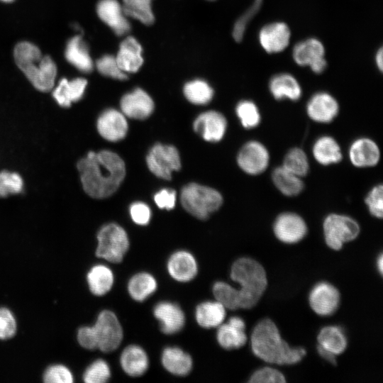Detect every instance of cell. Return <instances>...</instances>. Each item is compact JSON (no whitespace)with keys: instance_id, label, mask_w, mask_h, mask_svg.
<instances>
[{"instance_id":"ac0fdd59","label":"cell","mask_w":383,"mask_h":383,"mask_svg":"<svg viewBox=\"0 0 383 383\" xmlns=\"http://www.w3.org/2000/svg\"><path fill=\"white\" fill-rule=\"evenodd\" d=\"M339 106L335 99L326 92L315 94L309 101L306 112L310 118L318 123H329L336 117Z\"/></svg>"},{"instance_id":"b9f144b4","label":"cell","mask_w":383,"mask_h":383,"mask_svg":"<svg viewBox=\"0 0 383 383\" xmlns=\"http://www.w3.org/2000/svg\"><path fill=\"white\" fill-rule=\"evenodd\" d=\"M111 376L109 365L99 359L93 362L85 370L83 378L87 383H104Z\"/></svg>"},{"instance_id":"4316f807","label":"cell","mask_w":383,"mask_h":383,"mask_svg":"<svg viewBox=\"0 0 383 383\" xmlns=\"http://www.w3.org/2000/svg\"><path fill=\"white\" fill-rule=\"evenodd\" d=\"M65 56L70 64L82 72H89L93 68L88 48L81 35H75L67 41Z\"/></svg>"},{"instance_id":"83f0119b","label":"cell","mask_w":383,"mask_h":383,"mask_svg":"<svg viewBox=\"0 0 383 383\" xmlns=\"http://www.w3.org/2000/svg\"><path fill=\"white\" fill-rule=\"evenodd\" d=\"M270 91L276 99L298 100L301 96V88L296 79L287 73L278 74L270 82Z\"/></svg>"},{"instance_id":"1f68e13d","label":"cell","mask_w":383,"mask_h":383,"mask_svg":"<svg viewBox=\"0 0 383 383\" xmlns=\"http://www.w3.org/2000/svg\"><path fill=\"white\" fill-rule=\"evenodd\" d=\"M317 339L318 345L335 355L343 353L347 347L346 336L339 326L323 327L320 331Z\"/></svg>"},{"instance_id":"d590c367","label":"cell","mask_w":383,"mask_h":383,"mask_svg":"<svg viewBox=\"0 0 383 383\" xmlns=\"http://www.w3.org/2000/svg\"><path fill=\"white\" fill-rule=\"evenodd\" d=\"M186 98L194 104H206L213 97L211 87L204 81L194 80L187 83L184 88Z\"/></svg>"},{"instance_id":"5bb4252c","label":"cell","mask_w":383,"mask_h":383,"mask_svg":"<svg viewBox=\"0 0 383 383\" xmlns=\"http://www.w3.org/2000/svg\"><path fill=\"white\" fill-rule=\"evenodd\" d=\"M96 128L103 138L116 142L126 137L128 132V123L122 112L109 109L103 111L99 116Z\"/></svg>"},{"instance_id":"6da1fadb","label":"cell","mask_w":383,"mask_h":383,"mask_svg":"<svg viewBox=\"0 0 383 383\" xmlns=\"http://www.w3.org/2000/svg\"><path fill=\"white\" fill-rule=\"evenodd\" d=\"M84 192L94 199H104L119 187L126 175L123 160L110 150L90 151L77 164Z\"/></svg>"},{"instance_id":"7c38bea8","label":"cell","mask_w":383,"mask_h":383,"mask_svg":"<svg viewBox=\"0 0 383 383\" xmlns=\"http://www.w3.org/2000/svg\"><path fill=\"white\" fill-rule=\"evenodd\" d=\"M273 231L280 241L292 244L304 238L307 232V227L300 216L286 212L277 216L273 226Z\"/></svg>"},{"instance_id":"f35d334b","label":"cell","mask_w":383,"mask_h":383,"mask_svg":"<svg viewBox=\"0 0 383 383\" xmlns=\"http://www.w3.org/2000/svg\"><path fill=\"white\" fill-rule=\"evenodd\" d=\"M236 114L242 126L245 128H252L260 122V114L256 104L249 100L240 101L236 106Z\"/></svg>"},{"instance_id":"f546056e","label":"cell","mask_w":383,"mask_h":383,"mask_svg":"<svg viewBox=\"0 0 383 383\" xmlns=\"http://www.w3.org/2000/svg\"><path fill=\"white\" fill-rule=\"evenodd\" d=\"M226 308L216 300L208 301L199 304L196 309V320L205 328L218 327L226 317Z\"/></svg>"},{"instance_id":"484cf974","label":"cell","mask_w":383,"mask_h":383,"mask_svg":"<svg viewBox=\"0 0 383 383\" xmlns=\"http://www.w3.org/2000/svg\"><path fill=\"white\" fill-rule=\"evenodd\" d=\"M120 363L123 371L132 377L143 374L149 365L146 353L135 345H128L123 350L120 357Z\"/></svg>"},{"instance_id":"60d3db41","label":"cell","mask_w":383,"mask_h":383,"mask_svg":"<svg viewBox=\"0 0 383 383\" xmlns=\"http://www.w3.org/2000/svg\"><path fill=\"white\" fill-rule=\"evenodd\" d=\"M23 187V180L17 172L2 170L0 172V197L19 194Z\"/></svg>"},{"instance_id":"681fc988","label":"cell","mask_w":383,"mask_h":383,"mask_svg":"<svg viewBox=\"0 0 383 383\" xmlns=\"http://www.w3.org/2000/svg\"><path fill=\"white\" fill-rule=\"evenodd\" d=\"M77 340L83 348L88 350L98 348L96 333L93 326H84L79 329Z\"/></svg>"},{"instance_id":"f5cc1de1","label":"cell","mask_w":383,"mask_h":383,"mask_svg":"<svg viewBox=\"0 0 383 383\" xmlns=\"http://www.w3.org/2000/svg\"><path fill=\"white\" fill-rule=\"evenodd\" d=\"M375 62L377 67L382 71L383 67V51L382 48L376 53Z\"/></svg>"},{"instance_id":"277c9868","label":"cell","mask_w":383,"mask_h":383,"mask_svg":"<svg viewBox=\"0 0 383 383\" xmlns=\"http://www.w3.org/2000/svg\"><path fill=\"white\" fill-rule=\"evenodd\" d=\"M231 278L240 287L236 289L238 309L255 306L267 285L265 269L258 262L249 257L239 258L233 264Z\"/></svg>"},{"instance_id":"e0dca14e","label":"cell","mask_w":383,"mask_h":383,"mask_svg":"<svg viewBox=\"0 0 383 383\" xmlns=\"http://www.w3.org/2000/svg\"><path fill=\"white\" fill-rule=\"evenodd\" d=\"M121 109L125 116L143 120L152 113L154 103L145 91L140 89H136L122 97Z\"/></svg>"},{"instance_id":"f6af8a7d","label":"cell","mask_w":383,"mask_h":383,"mask_svg":"<svg viewBox=\"0 0 383 383\" xmlns=\"http://www.w3.org/2000/svg\"><path fill=\"white\" fill-rule=\"evenodd\" d=\"M43 380L46 383H72L73 377L70 370L62 365H52L45 370Z\"/></svg>"},{"instance_id":"30bf717a","label":"cell","mask_w":383,"mask_h":383,"mask_svg":"<svg viewBox=\"0 0 383 383\" xmlns=\"http://www.w3.org/2000/svg\"><path fill=\"white\" fill-rule=\"evenodd\" d=\"M292 55L297 65L310 67L315 73H321L326 67L324 46L316 38L298 43L294 48Z\"/></svg>"},{"instance_id":"7402d4cb","label":"cell","mask_w":383,"mask_h":383,"mask_svg":"<svg viewBox=\"0 0 383 383\" xmlns=\"http://www.w3.org/2000/svg\"><path fill=\"white\" fill-rule=\"evenodd\" d=\"M167 270L170 276L178 282H189L197 274V263L194 256L185 250L173 253L169 258Z\"/></svg>"},{"instance_id":"ee69618b","label":"cell","mask_w":383,"mask_h":383,"mask_svg":"<svg viewBox=\"0 0 383 383\" xmlns=\"http://www.w3.org/2000/svg\"><path fill=\"white\" fill-rule=\"evenodd\" d=\"M365 204L370 213L374 217L382 218L383 216V187L379 184L374 187L368 193Z\"/></svg>"},{"instance_id":"8992f818","label":"cell","mask_w":383,"mask_h":383,"mask_svg":"<svg viewBox=\"0 0 383 383\" xmlns=\"http://www.w3.org/2000/svg\"><path fill=\"white\" fill-rule=\"evenodd\" d=\"M97 257L110 262L118 263L129 248V240L125 230L116 223L104 225L97 233Z\"/></svg>"},{"instance_id":"7a4b0ae2","label":"cell","mask_w":383,"mask_h":383,"mask_svg":"<svg viewBox=\"0 0 383 383\" xmlns=\"http://www.w3.org/2000/svg\"><path fill=\"white\" fill-rule=\"evenodd\" d=\"M252 351L263 361L277 365H294L306 355L304 348H292L284 341L275 323L269 318L260 321L250 338Z\"/></svg>"},{"instance_id":"ffe728a7","label":"cell","mask_w":383,"mask_h":383,"mask_svg":"<svg viewBox=\"0 0 383 383\" xmlns=\"http://www.w3.org/2000/svg\"><path fill=\"white\" fill-rule=\"evenodd\" d=\"M244 321L238 316L231 317L228 323L221 324L216 333L219 345L224 349H237L243 346L247 341Z\"/></svg>"},{"instance_id":"603a6c76","label":"cell","mask_w":383,"mask_h":383,"mask_svg":"<svg viewBox=\"0 0 383 383\" xmlns=\"http://www.w3.org/2000/svg\"><path fill=\"white\" fill-rule=\"evenodd\" d=\"M96 10L99 18L118 35H123L129 30V23L116 0H101Z\"/></svg>"},{"instance_id":"816d5d0a","label":"cell","mask_w":383,"mask_h":383,"mask_svg":"<svg viewBox=\"0 0 383 383\" xmlns=\"http://www.w3.org/2000/svg\"><path fill=\"white\" fill-rule=\"evenodd\" d=\"M317 350L320 356L331 364H336V355L318 345Z\"/></svg>"},{"instance_id":"d4e9b609","label":"cell","mask_w":383,"mask_h":383,"mask_svg":"<svg viewBox=\"0 0 383 383\" xmlns=\"http://www.w3.org/2000/svg\"><path fill=\"white\" fill-rule=\"evenodd\" d=\"M141 47L137 40L128 37L120 45L116 57L119 68L123 72H135L143 64Z\"/></svg>"},{"instance_id":"ba28073f","label":"cell","mask_w":383,"mask_h":383,"mask_svg":"<svg viewBox=\"0 0 383 383\" xmlns=\"http://www.w3.org/2000/svg\"><path fill=\"white\" fill-rule=\"evenodd\" d=\"M148 169L157 177L170 179L174 171L179 170L181 160L177 148L172 145L157 143L146 157Z\"/></svg>"},{"instance_id":"ab89813d","label":"cell","mask_w":383,"mask_h":383,"mask_svg":"<svg viewBox=\"0 0 383 383\" xmlns=\"http://www.w3.org/2000/svg\"><path fill=\"white\" fill-rule=\"evenodd\" d=\"M213 293L216 300L221 303L226 309H238L236 289L223 282H217L213 287Z\"/></svg>"},{"instance_id":"3957f363","label":"cell","mask_w":383,"mask_h":383,"mask_svg":"<svg viewBox=\"0 0 383 383\" xmlns=\"http://www.w3.org/2000/svg\"><path fill=\"white\" fill-rule=\"evenodd\" d=\"M13 56L18 68L36 89L48 92L53 89L57 66L50 56L43 55L36 45L27 41L15 46Z\"/></svg>"},{"instance_id":"836d02e7","label":"cell","mask_w":383,"mask_h":383,"mask_svg":"<svg viewBox=\"0 0 383 383\" xmlns=\"http://www.w3.org/2000/svg\"><path fill=\"white\" fill-rule=\"evenodd\" d=\"M272 178L275 187L286 196H296L304 188L301 177L288 171L283 166L274 170Z\"/></svg>"},{"instance_id":"f907efd6","label":"cell","mask_w":383,"mask_h":383,"mask_svg":"<svg viewBox=\"0 0 383 383\" xmlns=\"http://www.w3.org/2000/svg\"><path fill=\"white\" fill-rule=\"evenodd\" d=\"M154 201L160 209H172L176 203V192L169 189H161L155 194Z\"/></svg>"},{"instance_id":"7dc6e473","label":"cell","mask_w":383,"mask_h":383,"mask_svg":"<svg viewBox=\"0 0 383 383\" xmlns=\"http://www.w3.org/2000/svg\"><path fill=\"white\" fill-rule=\"evenodd\" d=\"M16 322L13 313L6 308H0V339L6 340L14 336Z\"/></svg>"},{"instance_id":"44dd1931","label":"cell","mask_w":383,"mask_h":383,"mask_svg":"<svg viewBox=\"0 0 383 383\" xmlns=\"http://www.w3.org/2000/svg\"><path fill=\"white\" fill-rule=\"evenodd\" d=\"M349 157L355 167H372L378 163L380 152L378 145L372 140L361 138L351 144L349 149Z\"/></svg>"},{"instance_id":"d6a6232c","label":"cell","mask_w":383,"mask_h":383,"mask_svg":"<svg viewBox=\"0 0 383 383\" xmlns=\"http://www.w3.org/2000/svg\"><path fill=\"white\" fill-rule=\"evenodd\" d=\"M87 282L92 294L96 296L104 295L113 286V272L106 265H96L88 272Z\"/></svg>"},{"instance_id":"e575fe53","label":"cell","mask_w":383,"mask_h":383,"mask_svg":"<svg viewBox=\"0 0 383 383\" xmlns=\"http://www.w3.org/2000/svg\"><path fill=\"white\" fill-rule=\"evenodd\" d=\"M156 289L157 282L155 279L147 272H140L133 275L128 284L129 294L134 300L138 301H143L146 299Z\"/></svg>"},{"instance_id":"db71d44e","label":"cell","mask_w":383,"mask_h":383,"mask_svg":"<svg viewBox=\"0 0 383 383\" xmlns=\"http://www.w3.org/2000/svg\"><path fill=\"white\" fill-rule=\"evenodd\" d=\"M377 269H378L379 272H380L381 274H382V272H383V256H382V253L377 257Z\"/></svg>"},{"instance_id":"d6986e66","label":"cell","mask_w":383,"mask_h":383,"mask_svg":"<svg viewBox=\"0 0 383 383\" xmlns=\"http://www.w3.org/2000/svg\"><path fill=\"white\" fill-rule=\"evenodd\" d=\"M153 313L160 322L161 331L165 334L176 333L184 327V313L174 303L161 301L155 306Z\"/></svg>"},{"instance_id":"4fadbf2b","label":"cell","mask_w":383,"mask_h":383,"mask_svg":"<svg viewBox=\"0 0 383 383\" xmlns=\"http://www.w3.org/2000/svg\"><path fill=\"white\" fill-rule=\"evenodd\" d=\"M309 300L311 308L316 313L320 316H329L338 307L340 293L332 284L322 282L313 287Z\"/></svg>"},{"instance_id":"9c48e42d","label":"cell","mask_w":383,"mask_h":383,"mask_svg":"<svg viewBox=\"0 0 383 383\" xmlns=\"http://www.w3.org/2000/svg\"><path fill=\"white\" fill-rule=\"evenodd\" d=\"M93 327L100 350L109 353L120 345L123 340V329L113 312L109 310L102 311Z\"/></svg>"},{"instance_id":"11a10c76","label":"cell","mask_w":383,"mask_h":383,"mask_svg":"<svg viewBox=\"0 0 383 383\" xmlns=\"http://www.w3.org/2000/svg\"><path fill=\"white\" fill-rule=\"evenodd\" d=\"M0 1H3V2L9 3V2H12V1H14V0H0Z\"/></svg>"},{"instance_id":"bcb514c9","label":"cell","mask_w":383,"mask_h":383,"mask_svg":"<svg viewBox=\"0 0 383 383\" xmlns=\"http://www.w3.org/2000/svg\"><path fill=\"white\" fill-rule=\"evenodd\" d=\"M248 382L251 383H284L286 379L279 370L266 367L255 371Z\"/></svg>"},{"instance_id":"8fae6325","label":"cell","mask_w":383,"mask_h":383,"mask_svg":"<svg viewBox=\"0 0 383 383\" xmlns=\"http://www.w3.org/2000/svg\"><path fill=\"white\" fill-rule=\"evenodd\" d=\"M270 161L268 150L264 145L256 140L245 143L239 151L237 162L245 173L256 175L263 172Z\"/></svg>"},{"instance_id":"c3c4849f","label":"cell","mask_w":383,"mask_h":383,"mask_svg":"<svg viewBox=\"0 0 383 383\" xmlns=\"http://www.w3.org/2000/svg\"><path fill=\"white\" fill-rule=\"evenodd\" d=\"M130 213L132 220L138 225H146L151 217V211L148 205L135 202L131 206Z\"/></svg>"},{"instance_id":"2e32d148","label":"cell","mask_w":383,"mask_h":383,"mask_svg":"<svg viewBox=\"0 0 383 383\" xmlns=\"http://www.w3.org/2000/svg\"><path fill=\"white\" fill-rule=\"evenodd\" d=\"M291 32L288 26L282 22L269 23L260 30L259 41L262 48L269 53L284 50L289 44Z\"/></svg>"},{"instance_id":"9a60e30c","label":"cell","mask_w":383,"mask_h":383,"mask_svg":"<svg viewBox=\"0 0 383 383\" xmlns=\"http://www.w3.org/2000/svg\"><path fill=\"white\" fill-rule=\"evenodd\" d=\"M227 121L219 112L209 111L200 114L194 121V131L209 142L221 140L226 133Z\"/></svg>"},{"instance_id":"7bdbcfd3","label":"cell","mask_w":383,"mask_h":383,"mask_svg":"<svg viewBox=\"0 0 383 383\" xmlns=\"http://www.w3.org/2000/svg\"><path fill=\"white\" fill-rule=\"evenodd\" d=\"M96 67L103 75L117 79H125L126 74L119 68L116 57L105 55L96 61Z\"/></svg>"},{"instance_id":"74e56055","label":"cell","mask_w":383,"mask_h":383,"mask_svg":"<svg viewBox=\"0 0 383 383\" xmlns=\"http://www.w3.org/2000/svg\"><path fill=\"white\" fill-rule=\"evenodd\" d=\"M151 1L123 0V13L145 24H150L154 20L150 6Z\"/></svg>"},{"instance_id":"4dcf8cb0","label":"cell","mask_w":383,"mask_h":383,"mask_svg":"<svg viewBox=\"0 0 383 383\" xmlns=\"http://www.w3.org/2000/svg\"><path fill=\"white\" fill-rule=\"evenodd\" d=\"M313 155L316 160L323 165L338 163L342 159V153L338 143L330 136H322L313 145Z\"/></svg>"},{"instance_id":"8d00e7d4","label":"cell","mask_w":383,"mask_h":383,"mask_svg":"<svg viewBox=\"0 0 383 383\" xmlns=\"http://www.w3.org/2000/svg\"><path fill=\"white\" fill-rule=\"evenodd\" d=\"M282 166L299 177L305 176L309 169L306 153L298 148H292L287 153Z\"/></svg>"},{"instance_id":"52a82bcc","label":"cell","mask_w":383,"mask_h":383,"mask_svg":"<svg viewBox=\"0 0 383 383\" xmlns=\"http://www.w3.org/2000/svg\"><path fill=\"white\" fill-rule=\"evenodd\" d=\"M323 233L327 245L339 250L343 245L355 240L360 233L357 221L345 215L332 213L323 221Z\"/></svg>"},{"instance_id":"5b68a950","label":"cell","mask_w":383,"mask_h":383,"mask_svg":"<svg viewBox=\"0 0 383 383\" xmlns=\"http://www.w3.org/2000/svg\"><path fill=\"white\" fill-rule=\"evenodd\" d=\"M183 208L199 219H207L223 203L221 194L216 189L196 183L184 186L180 195Z\"/></svg>"},{"instance_id":"cb8c5ba5","label":"cell","mask_w":383,"mask_h":383,"mask_svg":"<svg viewBox=\"0 0 383 383\" xmlns=\"http://www.w3.org/2000/svg\"><path fill=\"white\" fill-rule=\"evenodd\" d=\"M87 85V81L83 78L70 81L62 78L53 90L52 96L60 106L67 108L82 98Z\"/></svg>"},{"instance_id":"f1b7e54d","label":"cell","mask_w":383,"mask_h":383,"mask_svg":"<svg viewBox=\"0 0 383 383\" xmlns=\"http://www.w3.org/2000/svg\"><path fill=\"white\" fill-rule=\"evenodd\" d=\"M162 363L169 372L177 376L187 375L192 367L191 356L177 347H167L163 350Z\"/></svg>"}]
</instances>
